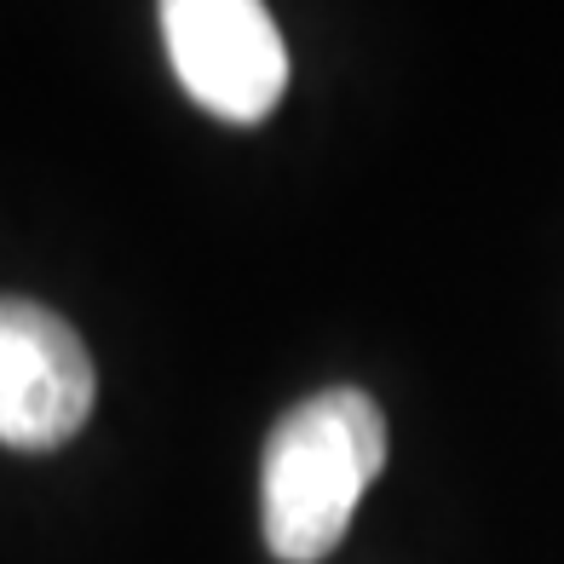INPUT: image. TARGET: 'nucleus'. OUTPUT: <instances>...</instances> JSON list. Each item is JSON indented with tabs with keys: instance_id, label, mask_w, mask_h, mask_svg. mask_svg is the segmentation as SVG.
<instances>
[{
	"instance_id": "f257e3e1",
	"label": "nucleus",
	"mask_w": 564,
	"mask_h": 564,
	"mask_svg": "<svg viewBox=\"0 0 564 564\" xmlns=\"http://www.w3.org/2000/svg\"><path fill=\"white\" fill-rule=\"evenodd\" d=\"M387 467V415L357 387H328L300 398L271 426L260 460V524L265 547L282 564H317L328 558L357 501Z\"/></svg>"
},
{
	"instance_id": "f03ea898",
	"label": "nucleus",
	"mask_w": 564,
	"mask_h": 564,
	"mask_svg": "<svg viewBox=\"0 0 564 564\" xmlns=\"http://www.w3.org/2000/svg\"><path fill=\"white\" fill-rule=\"evenodd\" d=\"M162 41L178 87L208 116L253 127L289 93V53L265 7L253 0H167Z\"/></svg>"
},
{
	"instance_id": "7ed1b4c3",
	"label": "nucleus",
	"mask_w": 564,
	"mask_h": 564,
	"mask_svg": "<svg viewBox=\"0 0 564 564\" xmlns=\"http://www.w3.org/2000/svg\"><path fill=\"white\" fill-rule=\"evenodd\" d=\"M98 369L82 335L41 300L0 294V444L58 449L87 426Z\"/></svg>"
}]
</instances>
